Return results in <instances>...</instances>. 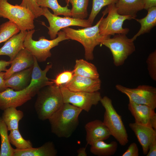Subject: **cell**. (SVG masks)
<instances>
[{
    "mask_svg": "<svg viewBox=\"0 0 156 156\" xmlns=\"http://www.w3.org/2000/svg\"><path fill=\"white\" fill-rule=\"evenodd\" d=\"M82 111L71 104L64 103L48 119L51 132L59 138L70 137L79 125V117Z\"/></svg>",
    "mask_w": 156,
    "mask_h": 156,
    "instance_id": "6da1fadb",
    "label": "cell"
},
{
    "mask_svg": "<svg viewBox=\"0 0 156 156\" xmlns=\"http://www.w3.org/2000/svg\"><path fill=\"white\" fill-rule=\"evenodd\" d=\"M37 94L34 108L41 120L48 119L64 103L60 88L54 84L43 88Z\"/></svg>",
    "mask_w": 156,
    "mask_h": 156,
    "instance_id": "7a4b0ae2",
    "label": "cell"
},
{
    "mask_svg": "<svg viewBox=\"0 0 156 156\" xmlns=\"http://www.w3.org/2000/svg\"><path fill=\"white\" fill-rule=\"evenodd\" d=\"M101 21V19L94 26L83 29H76L68 27L61 29L68 40L77 41L82 45L84 49L85 57L87 60H93L95 47L100 44L103 40L109 37L103 36L99 34V25Z\"/></svg>",
    "mask_w": 156,
    "mask_h": 156,
    "instance_id": "3957f363",
    "label": "cell"
},
{
    "mask_svg": "<svg viewBox=\"0 0 156 156\" xmlns=\"http://www.w3.org/2000/svg\"><path fill=\"white\" fill-rule=\"evenodd\" d=\"M105 109L103 122L112 136L122 146H125L129 142L127 131L121 116L113 106L111 99L107 96L102 97L100 101Z\"/></svg>",
    "mask_w": 156,
    "mask_h": 156,
    "instance_id": "277c9868",
    "label": "cell"
},
{
    "mask_svg": "<svg viewBox=\"0 0 156 156\" xmlns=\"http://www.w3.org/2000/svg\"><path fill=\"white\" fill-rule=\"evenodd\" d=\"M35 31L34 29L27 31L24 42V46L39 62L46 61L48 58L51 57L50 50L52 48L57 46L60 42L68 40L65 33L62 31H60L57 33V37L54 39L48 40L42 36L40 37L38 40H35L32 39Z\"/></svg>",
    "mask_w": 156,
    "mask_h": 156,
    "instance_id": "5b68a950",
    "label": "cell"
},
{
    "mask_svg": "<svg viewBox=\"0 0 156 156\" xmlns=\"http://www.w3.org/2000/svg\"><path fill=\"white\" fill-rule=\"evenodd\" d=\"M107 6L103 12V15L101 18L99 25L100 34L107 37L118 34L127 35L129 29L123 28V25L125 20L133 19L131 17L119 14L115 3H112Z\"/></svg>",
    "mask_w": 156,
    "mask_h": 156,
    "instance_id": "8992f818",
    "label": "cell"
},
{
    "mask_svg": "<svg viewBox=\"0 0 156 156\" xmlns=\"http://www.w3.org/2000/svg\"><path fill=\"white\" fill-rule=\"evenodd\" d=\"M0 17L14 23L20 31H28L35 27V16L29 10L17 4L12 5L8 0H0Z\"/></svg>",
    "mask_w": 156,
    "mask_h": 156,
    "instance_id": "52a82bcc",
    "label": "cell"
},
{
    "mask_svg": "<svg viewBox=\"0 0 156 156\" xmlns=\"http://www.w3.org/2000/svg\"><path fill=\"white\" fill-rule=\"evenodd\" d=\"M103 40L101 43L111 51L113 56V63L116 66L122 65L128 57L135 51L134 41L129 38L126 35L116 34Z\"/></svg>",
    "mask_w": 156,
    "mask_h": 156,
    "instance_id": "ba28073f",
    "label": "cell"
},
{
    "mask_svg": "<svg viewBox=\"0 0 156 156\" xmlns=\"http://www.w3.org/2000/svg\"><path fill=\"white\" fill-rule=\"evenodd\" d=\"M116 89L125 94L129 100L138 104L148 106L155 109L156 108V88L148 85H140L130 88L118 84Z\"/></svg>",
    "mask_w": 156,
    "mask_h": 156,
    "instance_id": "9c48e42d",
    "label": "cell"
},
{
    "mask_svg": "<svg viewBox=\"0 0 156 156\" xmlns=\"http://www.w3.org/2000/svg\"><path fill=\"white\" fill-rule=\"evenodd\" d=\"M64 103H68L88 112L93 105H97L102 98L98 91L87 92L71 91L66 88L60 87Z\"/></svg>",
    "mask_w": 156,
    "mask_h": 156,
    "instance_id": "30bf717a",
    "label": "cell"
},
{
    "mask_svg": "<svg viewBox=\"0 0 156 156\" xmlns=\"http://www.w3.org/2000/svg\"><path fill=\"white\" fill-rule=\"evenodd\" d=\"M43 10L42 15L47 19L49 26L47 27L48 33L51 40L56 38L57 33L62 29L71 26L84 27L92 26L88 20L80 19L70 16L60 17L52 14L46 7H42Z\"/></svg>",
    "mask_w": 156,
    "mask_h": 156,
    "instance_id": "8fae6325",
    "label": "cell"
},
{
    "mask_svg": "<svg viewBox=\"0 0 156 156\" xmlns=\"http://www.w3.org/2000/svg\"><path fill=\"white\" fill-rule=\"evenodd\" d=\"M32 97L31 91L26 88L15 91L7 88L0 92V109L3 111L11 107L16 108L30 100Z\"/></svg>",
    "mask_w": 156,
    "mask_h": 156,
    "instance_id": "7c38bea8",
    "label": "cell"
},
{
    "mask_svg": "<svg viewBox=\"0 0 156 156\" xmlns=\"http://www.w3.org/2000/svg\"><path fill=\"white\" fill-rule=\"evenodd\" d=\"M128 106L135 122L150 126L156 130V114L154 109L146 105L136 103L130 100Z\"/></svg>",
    "mask_w": 156,
    "mask_h": 156,
    "instance_id": "4fadbf2b",
    "label": "cell"
},
{
    "mask_svg": "<svg viewBox=\"0 0 156 156\" xmlns=\"http://www.w3.org/2000/svg\"><path fill=\"white\" fill-rule=\"evenodd\" d=\"M52 66V64H48L44 70H42L38 64L36 59L34 56L30 81L26 88L31 91L33 97L43 88L54 84L52 81H50L46 76L47 73Z\"/></svg>",
    "mask_w": 156,
    "mask_h": 156,
    "instance_id": "5bb4252c",
    "label": "cell"
},
{
    "mask_svg": "<svg viewBox=\"0 0 156 156\" xmlns=\"http://www.w3.org/2000/svg\"><path fill=\"white\" fill-rule=\"evenodd\" d=\"M101 86L99 78L93 79L74 75L69 82L62 86L72 91L93 92L99 90Z\"/></svg>",
    "mask_w": 156,
    "mask_h": 156,
    "instance_id": "9a60e30c",
    "label": "cell"
},
{
    "mask_svg": "<svg viewBox=\"0 0 156 156\" xmlns=\"http://www.w3.org/2000/svg\"><path fill=\"white\" fill-rule=\"evenodd\" d=\"M34 56L25 48L21 49L11 61V66L5 72L4 79L9 78L13 74L32 67Z\"/></svg>",
    "mask_w": 156,
    "mask_h": 156,
    "instance_id": "2e32d148",
    "label": "cell"
},
{
    "mask_svg": "<svg viewBox=\"0 0 156 156\" xmlns=\"http://www.w3.org/2000/svg\"><path fill=\"white\" fill-rule=\"evenodd\" d=\"M86 131V141L87 144L91 145L98 140H104L111 135L110 133L103 122L95 120L87 123L85 126Z\"/></svg>",
    "mask_w": 156,
    "mask_h": 156,
    "instance_id": "e0dca14e",
    "label": "cell"
},
{
    "mask_svg": "<svg viewBox=\"0 0 156 156\" xmlns=\"http://www.w3.org/2000/svg\"><path fill=\"white\" fill-rule=\"evenodd\" d=\"M129 125L135 134L141 146L143 153L146 155L150 143L156 138V130L150 126L135 122L130 123Z\"/></svg>",
    "mask_w": 156,
    "mask_h": 156,
    "instance_id": "ac0fdd59",
    "label": "cell"
},
{
    "mask_svg": "<svg viewBox=\"0 0 156 156\" xmlns=\"http://www.w3.org/2000/svg\"><path fill=\"white\" fill-rule=\"evenodd\" d=\"M27 31H20L6 40L0 48V55L8 56L10 61L13 60L18 53L24 48V42Z\"/></svg>",
    "mask_w": 156,
    "mask_h": 156,
    "instance_id": "d6986e66",
    "label": "cell"
},
{
    "mask_svg": "<svg viewBox=\"0 0 156 156\" xmlns=\"http://www.w3.org/2000/svg\"><path fill=\"white\" fill-rule=\"evenodd\" d=\"M33 67L16 73L5 80L6 86L15 91L25 88L30 82Z\"/></svg>",
    "mask_w": 156,
    "mask_h": 156,
    "instance_id": "ffe728a7",
    "label": "cell"
},
{
    "mask_svg": "<svg viewBox=\"0 0 156 156\" xmlns=\"http://www.w3.org/2000/svg\"><path fill=\"white\" fill-rule=\"evenodd\" d=\"M57 151L53 142L48 141L38 148L24 149H15L13 156H55Z\"/></svg>",
    "mask_w": 156,
    "mask_h": 156,
    "instance_id": "44dd1931",
    "label": "cell"
},
{
    "mask_svg": "<svg viewBox=\"0 0 156 156\" xmlns=\"http://www.w3.org/2000/svg\"><path fill=\"white\" fill-rule=\"evenodd\" d=\"M115 6L119 14L135 19L138 12L144 9V0H118Z\"/></svg>",
    "mask_w": 156,
    "mask_h": 156,
    "instance_id": "7402d4cb",
    "label": "cell"
},
{
    "mask_svg": "<svg viewBox=\"0 0 156 156\" xmlns=\"http://www.w3.org/2000/svg\"><path fill=\"white\" fill-rule=\"evenodd\" d=\"M74 75L93 79L99 78L96 66L83 59H77L73 70Z\"/></svg>",
    "mask_w": 156,
    "mask_h": 156,
    "instance_id": "603a6c76",
    "label": "cell"
},
{
    "mask_svg": "<svg viewBox=\"0 0 156 156\" xmlns=\"http://www.w3.org/2000/svg\"><path fill=\"white\" fill-rule=\"evenodd\" d=\"M147 10V14L145 17L134 19L140 24L141 27L138 32L131 38L133 41L140 35L150 32L156 25V7L150 8Z\"/></svg>",
    "mask_w": 156,
    "mask_h": 156,
    "instance_id": "cb8c5ba5",
    "label": "cell"
},
{
    "mask_svg": "<svg viewBox=\"0 0 156 156\" xmlns=\"http://www.w3.org/2000/svg\"><path fill=\"white\" fill-rule=\"evenodd\" d=\"M104 140L96 141L91 145L90 151L93 154L98 156H111L114 155L117 151V142L112 141L110 143L105 142Z\"/></svg>",
    "mask_w": 156,
    "mask_h": 156,
    "instance_id": "d4e9b609",
    "label": "cell"
},
{
    "mask_svg": "<svg viewBox=\"0 0 156 156\" xmlns=\"http://www.w3.org/2000/svg\"><path fill=\"white\" fill-rule=\"evenodd\" d=\"M24 116L23 112L16 107H11L4 110L2 118L7 126L8 131L18 129V123Z\"/></svg>",
    "mask_w": 156,
    "mask_h": 156,
    "instance_id": "484cf974",
    "label": "cell"
},
{
    "mask_svg": "<svg viewBox=\"0 0 156 156\" xmlns=\"http://www.w3.org/2000/svg\"><path fill=\"white\" fill-rule=\"evenodd\" d=\"M6 125L0 116V156H13L14 149L11 145Z\"/></svg>",
    "mask_w": 156,
    "mask_h": 156,
    "instance_id": "4316f807",
    "label": "cell"
},
{
    "mask_svg": "<svg viewBox=\"0 0 156 156\" xmlns=\"http://www.w3.org/2000/svg\"><path fill=\"white\" fill-rule=\"evenodd\" d=\"M67 4L70 3L71 17L80 19H85L88 16V7L89 0H65Z\"/></svg>",
    "mask_w": 156,
    "mask_h": 156,
    "instance_id": "83f0119b",
    "label": "cell"
},
{
    "mask_svg": "<svg viewBox=\"0 0 156 156\" xmlns=\"http://www.w3.org/2000/svg\"><path fill=\"white\" fill-rule=\"evenodd\" d=\"M37 4L41 7L50 8L53 14L56 16L63 15L65 16L71 17L70 10L68 7L69 4L64 7L60 5L57 0H36Z\"/></svg>",
    "mask_w": 156,
    "mask_h": 156,
    "instance_id": "f1b7e54d",
    "label": "cell"
},
{
    "mask_svg": "<svg viewBox=\"0 0 156 156\" xmlns=\"http://www.w3.org/2000/svg\"><path fill=\"white\" fill-rule=\"evenodd\" d=\"M9 135L10 144L18 149H24L33 147L31 141L25 139L21 135L18 129L10 131Z\"/></svg>",
    "mask_w": 156,
    "mask_h": 156,
    "instance_id": "f546056e",
    "label": "cell"
},
{
    "mask_svg": "<svg viewBox=\"0 0 156 156\" xmlns=\"http://www.w3.org/2000/svg\"><path fill=\"white\" fill-rule=\"evenodd\" d=\"M20 30L14 23L9 21L0 25V43L5 42Z\"/></svg>",
    "mask_w": 156,
    "mask_h": 156,
    "instance_id": "4dcf8cb0",
    "label": "cell"
},
{
    "mask_svg": "<svg viewBox=\"0 0 156 156\" xmlns=\"http://www.w3.org/2000/svg\"><path fill=\"white\" fill-rule=\"evenodd\" d=\"M118 0H92V8L88 19L89 22L92 25L94 19L104 7L111 4L116 3Z\"/></svg>",
    "mask_w": 156,
    "mask_h": 156,
    "instance_id": "1f68e13d",
    "label": "cell"
},
{
    "mask_svg": "<svg viewBox=\"0 0 156 156\" xmlns=\"http://www.w3.org/2000/svg\"><path fill=\"white\" fill-rule=\"evenodd\" d=\"M19 5L29 10L34 14L35 18L42 15V8L37 4L36 0H22Z\"/></svg>",
    "mask_w": 156,
    "mask_h": 156,
    "instance_id": "d6a6232c",
    "label": "cell"
},
{
    "mask_svg": "<svg viewBox=\"0 0 156 156\" xmlns=\"http://www.w3.org/2000/svg\"><path fill=\"white\" fill-rule=\"evenodd\" d=\"M147 69L151 78L156 81V50L151 53L146 59Z\"/></svg>",
    "mask_w": 156,
    "mask_h": 156,
    "instance_id": "836d02e7",
    "label": "cell"
},
{
    "mask_svg": "<svg viewBox=\"0 0 156 156\" xmlns=\"http://www.w3.org/2000/svg\"><path fill=\"white\" fill-rule=\"evenodd\" d=\"M73 76V70L64 71L58 75L52 81L54 84L60 87L69 82Z\"/></svg>",
    "mask_w": 156,
    "mask_h": 156,
    "instance_id": "e575fe53",
    "label": "cell"
},
{
    "mask_svg": "<svg viewBox=\"0 0 156 156\" xmlns=\"http://www.w3.org/2000/svg\"><path fill=\"white\" fill-rule=\"evenodd\" d=\"M139 149L136 144L133 142L130 144L122 156H138Z\"/></svg>",
    "mask_w": 156,
    "mask_h": 156,
    "instance_id": "d590c367",
    "label": "cell"
},
{
    "mask_svg": "<svg viewBox=\"0 0 156 156\" xmlns=\"http://www.w3.org/2000/svg\"><path fill=\"white\" fill-rule=\"evenodd\" d=\"M146 156H156V138H154L150 143Z\"/></svg>",
    "mask_w": 156,
    "mask_h": 156,
    "instance_id": "8d00e7d4",
    "label": "cell"
},
{
    "mask_svg": "<svg viewBox=\"0 0 156 156\" xmlns=\"http://www.w3.org/2000/svg\"><path fill=\"white\" fill-rule=\"evenodd\" d=\"M154 7H156V0H144V9L147 10Z\"/></svg>",
    "mask_w": 156,
    "mask_h": 156,
    "instance_id": "74e56055",
    "label": "cell"
},
{
    "mask_svg": "<svg viewBox=\"0 0 156 156\" xmlns=\"http://www.w3.org/2000/svg\"><path fill=\"white\" fill-rule=\"evenodd\" d=\"M5 74L4 72H0V92L7 88L5 86L4 79Z\"/></svg>",
    "mask_w": 156,
    "mask_h": 156,
    "instance_id": "f35d334b",
    "label": "cell"
},
{
    "mask_svg": "<svg viewBox=\"0 0 156 156\" xmlns=\"http://www.w3.org/2000/svg\"><path fill=\"white\" fill-rule=\"evenodd\" d=\"M11 61L0 60V72L6 71L7 69V67L9 66L11 64Z\"/></svg>",
    "mask_w": 156,
    "mask_h": 156,
    "instance_id": "ab89813d",
    "label": "cell"
},
{
    "mask_svg": "<svg viewBox=\"0 0 156 156\" xmlns=\"http://www.w3.org/2000/svg\"><path fill=\"white\" fill-rule=\"evenodd\" d=\"M77 156H87V153L86 151V147L80 148L77 151Z\"/></svg>",
    "mask_w": 156,
    "mask_h": 156,
    "instance_id": "60d3db41",
    "label": "cell"
}]
</instances>
